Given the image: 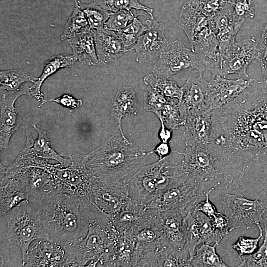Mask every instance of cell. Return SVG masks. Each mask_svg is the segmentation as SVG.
<instances>
[{"label": "cell", "mask_w": 267, "mask_h": 267, "mask_svg": "<svg viewBox=\"0 0 267 267\" xmlns=\"http://www.w3.org/2000/svg\"><path fill=\"white\" fill-rule=\"evenodd\" d=\"M4 216L7 225L6 239L19 248L22 262L33 242L47 239L39 213L33 203L26 200Z\"/></svg>", "instance_id": "cell-6"}, {"label": "cell", "mask_w": 267, "mask_h": 267, "mask_svg": "<svg viewBox=\"0 0 267 267\" xmlns=\"http://www.w3.org/2000/svg\"><path fill=\"white\" fill-rule=\"evenodd\" d=\"M182 230L184 239V249L189 254V260L194 255L196 248L201 244V236L198 222L191 211L183 218Z\"/></svg>", "instance_id": "cell-30"}, {"label": "cell", "mask_w": 267, "mask_h": 267, "mask_svg": "<svg viewBox=\"0 0 267 267\" xmlns=\"http://www.w3.org/2000/svg\"><path fill=\"white\" fill-rule=\"evenodd\" d=\"M229 0H189L186 3L209 18L216 15Z\"/></svg>", "instance_id": "cell-41"}, {"label": "cell", "mask_w": 267, "mask_h": 267, "mask_svg": "<svg viewBox=\"0 0 267 267\" xmlns=\"http://www.w3.org/2000/svg\"><path fill=\"white\" fill-rule=\"evenodd\" d=\"M89 30V24L84 12L78 4L65 25L61 39L68 40Z\"/></svg>", "instance_id": "cell-33"}, {"label": "cell", "mask_w": 267, "mask_h": 267, "mask_svg": "<svg viewBox=\"0 0 267 267\" xmlns=\"http://www.w3.org/2000/svg\"><path fill=\"white\" fill-rule=\"evenodd\" d=\"M155 250L157 267H191L189 254L185 249L180 250L170 247H163Z\"/></svg>", "instance_id": "cell-29"}, {"label": "cell", "mask_w": 267, "mask_h": 267, "mask_svg": "<svg viewBox=\"0 0 267 267\" xmlns=\"http://www.w3.org/2000/svg\"><path fill=\"white\" fill-rule=\"evenodd\" d=\"M252 79H229L218 74H213L208 81L207 110L213 111L232 102L244 90Z\"/></svg>", "instance_id": "cell-13"}, {"label": "cell", "mask_w": 267, "mask_h": 267, "mask_svg": "<svg viewBox=\"0 0 267 267\" xmlns=\"http://www.w3.org/2000/svg\"><path fill=\"white\" fill-rule=\"evenodd\" d=\"M209 144L229 171L267 150V81L252 79L234 100L212 111Z\"/></svg>", "instance_id": "cell-1"}, {"label": "cell", "mask_w": 267, "mask_h": 267, "mask_svg": "<svg viewBox=\"0 0 267 267\" xmlns=\"http://www.w3.org/2000/svg\"><path fill=\"white\" fill-rule=\"evenodd\" d=\"M188 173L171 155L145 165L126 181L129 197L145 207L167 190L183 183Z\"/></svg>", "instance_id": "cell-4"}, {"label": "cell", "mask_w": 267, "mask_h": 267, "mask_svg": "<svg viewBox=\"0 0 267 267\" xmlns=\"http://www.w3.org/2000/svg\"><path fill=\"white\" fill-rule=\"evenodd\" d=\"M227 193L222 199V210L229 218L232 230L235 228L249 229L253 224L260 223L266 208L267 202L257 198L252 200L240 193Z\"/></svg>", "instance_id": "cell-10"}, {"label": "cell", "mask_w": 267, "mask_h": 267, "mask_svg": "<svg viewBox=\"0 0 267 267\" xmlns=\"http://www.w3.org/2000/svg\"><path fill=\"white\" fill-rule=\"evenodd\" d=\"M147 30L131 47L135 50L136 61L139 63L151 61L165 51L169 43L165 36V27L160 22L148 20Z\"/></svg>", "instance_id": "cell-15"}, {"label": "cell", "mask_w": 267, "mask_h": 267, "mask_svg": "<svg viewBox=\"0 0 267 267\" xmlns=\"http://www.w3.org/2000/svg\"><path fill=\"white\" fill-rule=\"evenodd\" d=\"M256 225L259 230V235L258 237L253 238L241 236L232 245L231 247L238 252L239 257L255 252L258 248L259 241L261 239H263V231L260 223Z\"/></svg>", "instance_id": "cell-42"}, {"label": "cell", "mask_w": 267, "mask_h": 267, "mask_svg": "<svg viewBox=\"0 0 267 267\" xmlns=\"http://www.w3.org/2000/svg\"><path fill=\"white\" fill-rule=\"evenodd\" d=\"M213 245L202 243L197 247L194 255L189 260L191 267H227L217 253L216 247Z\"/></svg>", "instance_id": "cell-28"}, {"label": "cell", "mask_w": 267, "mask_h": 267, "mask_svg": "<svg viewBox=\"0 0 267 267\" xmlns=\"http://www.w3.org/2000/svg\"><path fill=\"white\" fill-rule=\"evenodd\" d=\"M229 4L234 18L245 22L246 19L253 18L255 6L252 0H229Z\"/></svg>", "instance_id": "cell-43"}, {"label": "cell", "mask_w": 267, "mask_h": 267, "mask_svg": "<svg viewBox=\"0 0 267 267\" xmlns=\"http://www.w3.org/2000/svg\"><path fill=\"white\" fill-rule=\"evenodd\" d=\"M256 60L260 65L263 80L267 81V47L262 45Z\"/></svg>", "instance_id": "cell-48"}, {"label": "cell", "mask_w": 267, "mask_h": 267, "mask_svg": "<svg viewBox=\"0 0 267 267\" xmlns=\"http://www.w3.org/2000/svg\"><path fill=\"white\" fill-rule=\"evenodd\" d=\"M152 209L161 231V247H170L180 250L184 249L185 242L182 223L185 216L179 211H160Z\"/></svg>", "instance_id": "cell-18"}, {"label": "cell", "mask_w": 267, "mask_h": 267, "mask_svg": "<svg viewBox=\"0 0 267 267\" xmlns=\"http://www.w3.org/2000/svg\"><path fill=\"white\" fill-rule=\"evenodd\" d=\"M94 32L96 50L100 63L114 61L130 51L124 46L115 31L103 27Z\"/></svg>", "instance_id": "cell-20"}, {"label": "cell", "mask_w": 267, "mask_h": 267, "mask_svg": "<svg viewBox=\"0 0 267 267\" xmlns=\"http://www.w3.org/2000/svg\"><path fill=\"white\" fill-rule=\"evenodd\" d=\"M143 81L146 85L157 90L166 98L177 99L178 102L181 100L182 90L175 81L157 77L153 74L147 75L144 77Z\"/></svg>", "instance_id": "cell-32"}, {"label": "cell", "mask_w": 267, "mask_h": 267, "mask_svg": "<svg viewBox=\"0 0 267 267\" xmlns=\"http://www.w3.org/2000/svg\"><path fill=\"white\" fill-rule=\"evenodd\" d=\"M37 210L47 240L56 242L66 250L78 244L88 230L78 198L49 185L31 197Z\"/></svg>", "instance_id": "cell-2"}, {"label": "cell", "mask_w": 267, "mask_h": 267, "mask_svg": "<svg viewBox=\"0 0 267 267\" xmlns=\"http://www.w3.org/2000/svg\"><path fill=\"white\" fill-rule=\"evenodd\" d=\"M53 101L60 105L69 109H75L80 107L82 104V101L81 99H77L72 96L65 94L59 97L56 98H51L50 99L43 100L39 105V107H41L44 104Z\"/></svg>", "instance_id": "cell-47"}, {"label": "cell", "mask_w": 267, "mask_h": 267, "mask_svg": "<svg viewBox=\"0 0 267 267\" xmlns=\"http://www.w3.org/2000/svg\"><path fill=\"white\" fill-rule=\"evenodd\" d=\"M212 111L191 108L185 113L182 126L186 146L208 144L212 131Z\"/></svg>", "instance_id": "cell-17"}, {"label": "cell", "mask_w": 267, "mask_h": 267, "mask_svg": "<svg viewBox=\"0 0 267 267\" xmlns=\"http://www.w3.org/2000/svg\"><path fill=\"white\" fill-rule=\"evenodd\" d=\"M139 103L134 89L129 86H123L118 91L112 100L110 113L115 119L123 138L129 141L124 134L122 128V119L131 114L136 115Z\"/></svg>", "instance_id": "cell-21"}, {"label": "cell", "mask_w": 267, "mask_h": 267, "mask_svg": "<svg viewBox=\"0 0 267 267\" xmlns=\"http://www.w3.org/2000/svg\"><path fill=\"white\" fill-rule=\"evenodd\" d=\"M168 99L157 90L148 86L144 92V109L155 114L161 110Z\"/></svg>", "instance_id": "cell-44"}, {"label": "cell", "mask_w": 267, "mask_h": 267, "mask_svg": "<svg viewBox=\"0 0 267 267\" xmlns=\"http://www.w3.org/2000/svg\"><path fill=\"white\" fill-rule=\"evenodd\" d=\"M155 114L160 122H163L172 131L178 129L182 124L178 104L173 99H168L161 110Z\"/></svg>", "instance_id": "cell-35"}, {"label": "cell", "mask_w": 267, "mask_h": 267, "mask_svg": "<svg viewBox=\"0 0 267 267\" xmlns=\"http://www.w3.org/2000/svg\"><path fill=\"white\" fill-rule=\"evenodd\" d=\"M219 184V183H216L207 192H204L205 199L198 203L192 211H200L211 218L214 216L217 211L214 205L209 200V194Z\"/></svg>", "instance_id": "cell-46"}, {"label": "cell", "mask_w": 267, "mask_h": 267, "mask_svg": "<svg viewBox=\"0 0 267 267\" xmlns=\"http://www.w3.org/2000/svg\"><path fill=\"white\" fill-rule=\"evenodd\" d=\"M176 152L183 156L181 163L189 175L204 181L222 175V159L209 144L188 146L183 152Z\"/></svg>", "instance_id": "cell-11"}, {"label": "cell", "mask_w": 267, "mask_h": 267, "mask_svg": "<svg viewBox=\"0 0 267 267\" xmlns=\"http://www.w3.org/2000/svg\"><path fill=\"white\" fill-rule=\"evenodd\" d=\"M211 219L215 233L219 243L226 234L232 231L231 222L224 214L218 212Z\"/></svg>", "instance_id": "cell-45"}, {"label": "cell", "mask_w": 267, "mask_h": 267, "mask_svg": "<svg viewBox=\"0 0 267 267\" xmlns=\"http://www.w3.org/2000/svg\"><path fill=\"white\" fill-rule=\"evenodd\" d=\"M0 213L4 215L22 201L29 200V195L15 178L0 180Z\"/></svg>", "instance_id": "cell-26"}, {"label": "cell", "mask_w": 267, "mask_h": 267, "mask_svg": "<svg viewBox=\"0 0 267 267\" xmlns=\"http://www.w3.org/2000/svg\"><path fill=\"white\" fill-rule=\"evenodd\" d=\"M161 128L159 132V137L161 141L168 143L172 136V130L168 129L163 122H160Z\"/></svg>", "instance_id": "cell-50"}, {"label": "cell", "mask_w": 267, "mask_h": 267, "mask_svg": "<svg viewBox=\"0 0 267 267\" xmlns=\"http://www.w3.org/2000/svg\"><path fill=\"white\" fill-rule=\"evenodd\" d=\"M260 223H262L263 226V228L262 229L267 233V203L266 204V210L262 215Z\"/></svg>", "instance_id": "cell-51"}, {"label": "cell", "mask_w": 267, "mask_h": 267, "mask_svg": "<svg viewBox=\"0 0 267 267\" xmlns=\"http://www.w3.org/2000/svg\"><path fill=\"white\" fill-rule=\"evenodd\" d=\"M147 29V25L139 20L137 18L123 29L115 31L124 46L129 50V47L134 45L139 37Z\"/></svg>", "instance_id": "cell-37"}, {"label": "cell", "mask_w": 267, "mask_h": 267, "mask_svg": "<svg viewBox=\"0 0 267 267\" xmlns=\"http://www.w3.org/2000/svg\"><path fill=\"white\" fill-rule=\"evenodd\" d=\"M263 231V241L253 253L239 257L238 267H267V233Z\"/></svg>", "instance_id": "cell-39"}, {"label": "cell", "mask_w": 267, "mask_h": 267, "mask_svg": "<svg viewBox=\"0 0 267 267\" xmlns=\"http://www.w3.org/2000/svg\"><path fill=\"white\" fill-rule=\"evenodd\" d=\"M135 10H136L123 9L116 12L110 13L108 20L104 24V27L115 32L124 29L135 18L142 15L140 12H137Z\"/></svg>", "instance_id": "cell-38"}, {"label": "cell", "mask_w": 267, "mask_h": 267, "mask_svg": "<svg viewBox=\"0 0 267 267\" xmlns=\"http://www.w3.org/2000/svg\"><path fill=\"white\" fill-rule=\"evenodd\" d=\"M22 264L23 267H68V254L56 242L38 239L32 243Z\"/></svg>", "instance_id": "cell-14"}, {"label": "cell", "mask_w": 267, "mask_h": 267, "mask_svg": "<svg viewBox=\"0 0 267 267\" xmlns=\"http://www.w3.org/2000/svg\"><path fill=\"white\" fill-rule=\"evenodd\" d=\"M181 89L182 96L178 104L183 124L184 115L189 109L197 108L208 110L206 106L208 81L204 79L202 74H199L197 77L189 78Z\"/></svg>", "instance_id": "cell-19"}, {"label": "cell", "mask_w": 267, "mask_h": 267, "mask_svg": "<svg viewBox=\"0 0 267 267\" xmlns=\"http://www.w3.org/2000/svg\"><path fill=\"white\" fill-rule=\"evenodd\" d=\"M77 60L73 55L67 54L58 55L49 58L45 62L41 76L30 87V97H34L41 102L44 99V95L41 91V88L44 80L58 70L73 66Z\"/></svg>", "instance_id": "cell-27"}, {"label": "cell", "mask_w": 267, "mask_h": 267, "mask_svg": "<svg viewBox=\"0 0 267 267\" xmlns=\"http://www.w3.org/2000/svg\"><path fill=\"white\" fill-rule=\"evenodd\" d=\"M30 87L24 84L19 90L7 91L0 101V148L8 149L12 135L18 130L20 118L15 107L17 99L21 95L30 97Z\"/></svg>", "instance_id": "cell-16"}, {"label": "cell", "mask_w": 267, "mask_h": 267, "mask_svg": "<svg viewBox=\"0 0 267 267\" xmlns=\"http://www.w3.org/2000/svg\"><path fill=\"white\" fill-rule=\"evenodd\" d=\"M32 126L37 132V138L34 140L32 137L26 134L30 143V150L36 157L44 159H52L65 166H68L71 164V159L68 157L58 153L52 147L46 131L43 130L37 124H32Z\"/></svg>", "instance_id": "cell-25"}, {"label": "cell", "mask_w": 267, "mask_h": 267, "mask_svg": "<svg viewBox=\"0 0 267 267\" xmlns=\"http://www.w3.org/2000/svg\"><path fill=\"white\" fill-rule=\"evenodd\" d=\"M262 39L264 45L267 47V23H266L262 32Z\"/></svg>", "instance_id": "cell-52"}, {"label": "cell", "mask_w": 267, "mask_h": 267, "mask_svg": "<svg viewBox=\"0 0 267 267\" xmlns=\"http://www.w3.org/2000/svg\"><path fill=\"white\" fill-rule=\"evenodd\" d=\"M151 152L152 153H156L158 156L159 159H161L169 155L170 148L168 143L162 142Z\"/></svg>", "instance_id": "cell-49"}, {"label": "cell", "mask_w": 267, "mask_h": 267, "mask_svg": "<svg viewBox=\"0 0 267 267\" xmlns=\"http://www.w3.org/2000/svg\"><path fill=\"white\" fill-rule=\"evenodd\" d=\"M13 178L19 181L29 194V198L50 185L52 180L51 174L46 170L34 166L22 169Z\"/></svg>", "instance_id": "cell-24"}, {"label": "cell", "mask_w": 267, "mask_h": 267, "mask_svg": "<svg viewBox=\"0 0 267 267\" xmlns=\"http://www.w3.org/2000/svg\"></svg>", "instance_id": "cell-53"}, {"label": "cell", "mask_w": 267, "mask_h": 267, "mask_svg": "<svg viewBox=\"0 0 267 267\" xmlns=\"http://www.w3.org/2000/svg\"><path fill=\"white\" fill-rule=\"evenodd\" d=\"M142 253L136 249L132 238L121 233L106 267H136Z\"/></svg>", "instance_id": "cell-22"}, {"label": "cell", "mask_w": 267, "mask_h": 267, "mask_svg": "<svg viewBox=\"0 0 267 267\" xmlns=\"http://www.w3.org/2000/svg\"><path fill=\"white\" fill-rule=\"evenodd\" d=\"M38 78L21 70H2L0 72V89L9 92L16 91L19 90L26 82L33 83Z\"/></svg>", "instance_id": "cell-31"}, {"label": "cell", "mask_w": 267, "mask_h": 267, "mask_svg": "<svg viewBox=\"0 0 267 267\" xmlns=\"http://www.w3.org/2000/svg\"><path fill=\"white\" fill-rule=\"evenodd\" d=\"M89 24L90 29L97 30L104 27L110 13L95 3L78 4Z\"/></svg>", "instance_id": "cell-36"}, {"label": "cell", "mask_w": 267, "mask_h": 267, "mask_svg": "<svg viewBox=\"0 0 267 267\" xmlns=\"http://www.w3.org/2000/svg\"><path fill=\"white\" fill-rule=\"evenodd\" d=\"M94 178L88 198L81 209L94 212L111 220L131 200L126 181L111 182Z\"/></svg>", "instance_id": "cell-8"}, {"label": "cell", "mask_w": 267, "mask_h": 267, "mask_svg": "<svg viewBox=\"0 0 267 267\" xmlns=\"http://www.w3.org/2000/svg\"><path fill=\"white\" fill-rule=\"evenodd\" d=\"M94 3L110 13L116 12L121 10H141L153 18V10L139 3L138 0H95Z\"/></svg>", "instance_id": "cell-34"}, {"label": "cell", "mask_w": 267, "mask_h": 267, "mask_svg": "<svg viewBox=\"0 0 267 267\" xmlns=\"http://www.w3.org/2000/svg\"><path fill=\"white\" fill-rule=\"evenodd\" d=\"M219 63L187 48L184 44L175 40L170 49L164 51L152 68L153 74L159 78L168 79L185 71L196 70L199 74L206 70L212 74H218Z\"/></svg>", "instance_id": "cell-7"}, {"label": "cell", "mask_w": 267, "mask_h": 267, "mask_svg": "<svg viewBox=\"0 0 267 267\" xmlns=\"http://www.w3.org/2000/svg\"><path fill=\"white\" fill-rule=\"evenodd\" d=\"M67 40L73 55L80 63L87 65L100 63L96 50L94 30L90 29Z\"/></svg>", "instance_id": "cell-23"}, {"label": "cell", "mask_w": 267, "mask_h": 267, "mask_svg": "<svg viewBox=\"0 0 267 267\" xmlns=\"http://www.w3.org/2000/svg\"><path fill=\"white\" fill-rule=\"evenodd\" d=\"M152 154L151 151H146L116 134L86 155V165L98 179L126 181L145 165L147 157Z\"/></svg>", "instance_id": "cell-3"}, {"label": "cell", "mask_w": 267, "mask_h": 267, "mask_svg": "<svg viewBox=\"0 0 267 267\" xmlns=\"http://www.w3.org/2000/svg\"><path fill=\"white\" fill-rule=\"evenodd\" d=\"M120 235L109 220L105 223L95 219L88 220L85 236L72 247V267H104Z\"/></svg>", "instance_id": "cell-5"}, {"label": "cell", "mask_w": 267, "mask_h": 267, "mask_svg": "<svg viewBox=\"0 0 267 267\" xmlns=\"http://www.w3.org/2000/svg\"><path fill=\"white\" fill-rule=\"evenodd\" d=\"M198 222L201 236V244L219 243L217 239L212 219L200 211H191Z\"/></svg>", "instance_id": "cell-40"}, {"label": "cell", "mask_w": 267, "mask_h": 267, "mask_svg": "<svg viewBox=\"0 0 267 267\" xmlns=\"http://www.w3.org/2000/svg\"><path fill=\"white\" fill-rule=\"evenodd\" d=\"M262 45L254 37L242 40L219 53L220 68L218 74L226 76L231 74L248 77L247 68L256 59Z\"/></svg>", "instance_id": "cell-12"}, {"label": "cell", "mask_w": 267, "mask_h": 267, "mask_svg": "<svg viewBox=\"0 0 267 267\" xmlns=\"http://www.w3.org/2000/svg\"><path fill=\"white\" fill-rule=\"evenodd\" d=\"M204 181L188 174L181 184L164 192L145 206L160 211H176L185 216L192 211L204 195Z\"/></svg>", "instance_id": "cell-9"}]
</instances>
